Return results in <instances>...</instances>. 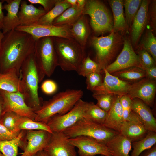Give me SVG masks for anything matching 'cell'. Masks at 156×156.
<instances>
[{"label": "cell", "mask_w": 156, "mask_h": 156, "mask_svg": "<svg viewBox=\"0 0 156 156\" xmlns=\"http://www.w3.org/2000/svg\"><path fill=\"white\" fill-rule=\"evenodd\" d=\"M0 50V73L15 70L34 51L35 40L29 34L15 29L4 34Z\"/></svg>", "instance_id": "1"}, {"label": "cell", "mask_w": 156, "mask_h": 156, "mask_svg": "<svg viewBox=\"0 0 156 156\" xmlns=\"http://www.w3.org/2000/svg\"><path fill=\"white\" fill-rule=\"evenodd\" d=\"M19 76L25 101L35 112L41 107L42 101L38 94V84L44 77L37 64L34 52L24 61L21 68Z\"/></svg>", "instance_id": "2"}, {"label": "cell", "mask_w": 156, "mask_h": 156, "mask_svg": "<svg viewBox=\"0 0 156 156\" xmlns=\"http://www.w3.org/2000/svg\"><path fill=\"white\" fill-rule=\"evenodd\" d=\"M83 94L81 89H68L59 92L47 101L42 102V106L35 112L34 121L46 123L52 117L64 114L70 111Z\"/></svg>", "instance_id": "3"}, {"label": "cell", "mask_w": 156, "mask_h": 156, "mask_svg": "<svg viewBox=\"0 0 156 156\" xmlns=\"http://www.w3.org/2000/svg\"><path fill=\"white\" fill-rule=\"evenodd\" d=\"M58 66L64 71L77 72L86 57L85 48L73 38L53 37Z\"/></svg>", "instance_id": "4"}, {"label": "cell", "mask_w": 156, "mask_h": 156, "mask_svg": "<svg viewBox=\"0 0 156 156\" xmlns=\"http://www.w3.org/2000/svg\"><path fill=\"white\" fill-rule=\"evenodd\" d=\"M123 42L122 35L113 31L107 36L91 38V43L96 52V62L102 70L110 64Z\"/></svg>", "instance_id": "5"}, {"label": "cell", "mask_w": 156, "mask_h": 156, "mask_svg": "<svg viewBox=\"0 0 156 156\" xmlns=\"http://www.w3.org/2000/svg\"><path fill=\"white\" fill-rule=\"evenodd\" d=\"M63 132L69 138L84 136L92 138L105 144L119 133L103 125L90 121L83 118Z\"/></svg>", "instance_id": "6"}, {"label": "cell", "mask_w": 156, "mask_h": 156, "mask_svg": "<svg viewBox=\"0 0 156 156\" xmlns=\"http://www.w3.org/2000/svg\"><path fill=\"white\" fill-rule=\"evenodd\" d=\"M34 54L41 73L45 76L50 77L58 66L53 37H43L35 40Z\"/></svg>", "instance_id": "7"}, {"label": "cell", "mask_w": 156, "mask_h": 156, "mask_svg": "<svg viewBox=\"0 0 156 156\" xmlns=\"http://www.w3.org/2000/svg\"><path fill=\"white\" fill-rule=\"evenodd\" d=\"M82 14L90 17V25L93 31L98 34L113 31V21L106 6L97 0H86L83 9Z\"/></svg>", "instance_id": "8"}, {"label": "cell", "mask_w": 156, "mask_h": 156, "mask_svg": "<svg viewBox=\"0 0 156 156\" xmlns=\"http://www.w3.org/2000/svg\"><path fill=\"white\" fill-rule=\"evenodd\" d=\"M88 103L81 99L67 112L52 117L47 124L52 132H63L83 118Z\"/></svg>", "instance_id": "9"}, {"label": "cell", "mask_w": 156, "mask_h": 156, "mask_svg": "<svg viewBox=\"0 0 156 156\" xmlns=\"http://www.w3.org/2000/svg\"><path fill=\"white\" fill-rule=\"evenodd\" d=\"M68 140L71 144L77 148L79 156H95L97 155H112L105 144L91 137L80 136L68 138Z\"/></svg>", "instance_id": "10"}, {"label": "cell", "mask_w": 156, "mask_h": 156, "mask_svg": "<svg viewBox=\"0 0 156 156\" xmlns=\"http://www.w3.org/2000/svg\"><path fill=\"white\" fill-rule=\"evenodd\" d=\"M70 27L36 24L30 26L19 25L16 30L27 33L35 40L47 37H55L67 38H72Z\"/></svg>", "instance_id": "11"}, {"label": "cell", "mask_w": 156, "mask_h": 156, "mask_svg": "<svg viewBox=\"0 0 156 156\" xmlns=\"http://www.w3.org/2000/svg\"><path fill=\"white\" fill-rule=\"evenodd\" d=\"M0 92L4 100L5 113L12 112L34 120L36 114L27 104L22 93L9 92L1 90Z\"/></svg>", "instance_id": "12"}, {"label": "cell", "mask_w": 156, "mask_h": 156, "mask_svg": "<svg viewBox=\"0 0 156 156\" xmlns=\"http://www.w3.org/2000/svg\"><path fill=\"white\" fill-rule=\"evenodd\" d=\"M123 45L121 51L115 60L105 68L111 74L131 67L140 68L137 55L130 40L127 38H124Z\"/></svg>", "instance_id": "13"}, {"label": "cell", "mask_w": 156, "mask_h": 156, "mask_svg": "<svg viewBox=\"0 0 156 156\" xmlns=\"http://www.w3.org/2000/svg\"><path fill=\"white\" fill-rule=\"evenodd\" d=\"M63 132H53L43 150L49 156H77L75 147Z\"/></svg>", "instance_id": "14"}, {"label": "cell", "mask_w": 156, "mask_h": 156, "mask_svg": "<svg viewBox=\"0 0 156 156\" xmlns=\"http://www.w3.org/2000/svg\"><path fill=\"white\" fill-rule=\"evenodd\" d=\"M156 91V80L145 77L131 84L127 95L131 99H138L147 105L152 106Z\"/></svg>", "instance_id": "15"}, {"label": "cell", "mask_w": 156, "mask_h": 156, "mask_svg": "<svg viewBox=\"0 0 156 156\" xmlns=\"http://www.w3.org/2000/svg\"><path fill=\"white\" fill-rule=\"evenodd\" d=\"M103 70L105 74L104 81L101 85L91 90L93 94H110L120 96L127 94L131 86L129 82L112 75L105 68Z\"/></svg>", "instance_id": "16"}, {"label": "cell", "mask_w": 156, "mask_h": 156, "mask_svg": "<svg viewBox=\"0 0 156 156\" xmlns=\"http://www.w3.org/2000/svg\"><path fill=\"white\" fill-rule=\"evenodd\" d=\"M51 134L44 130L27 131V143L20 156H33L43 150L49 142Z\"/></svg>", "instance_id": "17"}, {"label": "cell", "mask_w": 156, "mask_h": 156, "mask_svg": "<svg viewBox=\"0 0 156 156\" xmlns=\"http://www.w3.org/2000/svg\"><path fill=\"white\" fill-rule=\"evenodd\" d=\"M151 1L142 0L130 28V41L133 46H136L149 22L148 7Z\"/></svg>", "instance_id": "18"}, {"label": "cell", "mask_w": 156, "mask_h": 156, "mask_svg": "<svg viewBox=\"0 0 156 156\" xmlns=\"http://www.w3.org/2000/svg\"><path fill=\"white\" fill-rule=\"evenodd\" d=\"M18 14L20 25L30 26L36 24L40 18L47 12L41 7L36 8L32 4H28L26 1L21 0Z\"/></svg>", "instance_id": "19"}, {"label": "cell", "mask_w": 156, "mask_h": 156, "mask_svg": "<svg viewBox=\"0 0 156 156\" xmlns=\"http://www.w3.org/2000/svg\"><path fill=\"white\" fill-rule=\"evenodd\" d=\"M21 0H6V3L3 5V10L7 13L3 20L2 32L3 34L15 29L20 25L18 14Z\"/></svg>", "instance_id": "20"}, {"label": "cell", "mask_w": 156, "mask_h": 156, "mask_svg": "<svg viewBox=\"0 0 156 156\" xmlns=\"http://www.w3.org/2000/svg\"><path fill=\"white\" fill-rule=\"evenodd\" d=\"M120 96L114 95L112 106L107 114L103 125L120 133L124 120L120 101Z\"/></svg>", "instance_id": "21"}, {"label": "cell", "mask_w": 156, "mask_h": 156, "mask_svg": "<svg viewBox=\"0 0 156 156\" xmlns=\"http://www.w3.org/2000/svg\"><path fill=\"white\" fill-rule=\"evenodd\" d=\"M132 99V110L138 115L148 131L156 132V120L150 108L140 99Z\"/></svg>", "instance_id": "22"}, {"label": "cell", "mask_w": 156, "mask_h": 156, "mask_svg": "<svg viewBox=\"0 0 156 156\" xmlns=\"http://www.w3.org/2000/svg\"><path fill=\"white\" fill-rule=\"evenodd\" d=\"M132 142L125 136L119 133L105 145L112 154V156H130Z\"/></svg>", "instance_id": "23"}, {"label": "cell", "mask_w": 156, "mask_h": 156, "mask_svg": "<svg viewBox=\"0 0 156 156\" xmlns=\"http://www.w3.org/2000/svg\"><path fill=\"white\" fill-rule=\"evenodd\" d=\"M113 15V31L122 35L127 31L123 11V1L110 0L108 1Z\"/></svg>", "instance_id": "24"}, {"label": "cell", "mask_w": 156, "mask_h": 156, "mask_svg": "<svg viewBox=\"0 0 156 156\" xmlns=\"http://www.w3.org/2000/svg\"><path fill=\"white\" fill-rule=\"evenodd\" d=\"M70 31L72 38L85 48L90 34L89 26L85 15H81L71 26Z\"/></svg>", "instance_id": "25"}, {"label": "cell", "mask_w": 156, "mask_h": 156, "mask_svg": "<svg viewBox=\"0 0 156 156\" xmlns=\"http://www.w3.org/2000/svg\"><path fill=\"white\" fill-rule=\"evenodd\" d=\"M0 90L9 92L22 93L21 78L15 70L0 73Z\"/></svg>", "instance_id": "26"}, {"label": "cell", "mask_w": 156, "mask_h": 156, "mask_svg": "<svg viewBox=\"0 0 156 156\" xmlns=\"http://www.w3.org/2000/svg\"><path fill=\"white\" fill-rule=\"evenodd\" d=\"M148 132L141 123L124 121L119 133L132 142L143 138Z\"/></svg>", "instance_id": "27"}, {"label": "cell", "mask_w": 156, "mask_h": 156, "mask_svg": "<svg viewBox=\"0 0 156 156\" xmlns=\"http://www.w3.org/2000/svg\"><path fill=\"white\" fill-rule=\"evenodd\" d=\"M82 8L77 5L66 9L53 21L52 25L57 26L70 27L82 14Z\"/></svg>", "instance_id": "28"}, {"label": "cell", "mask_w": 156, "mask_h": 156, "mask_svg": "<svg viewBox=\"0 0 156 156\" xmlns=\"http://www.w3.org/2000/svg\"><path fill=\"white\" fill-rule=\"evenodd\" d=\"M66 0H57L54 7L43 16L36 24L50 25L54 20L66 9L70 7Z\"/></svg>", "instance_id": "29"}, {"label": "cell", "mask_w": 156, "mask_h": 156, "mask_svg": "<svg viewBox=\"0 0 156 156\" xmlns=\"http://www.w3.org/2000/svg\"><path fill=\"white\" fill-rule=\"evenodd\" d=\"M120 79L127 82L137 81L146 77L145 71L138 67L127 68L111 73Z\"/></svg>", "instance_id": "30"}, {"label": "cell", "mask_w": 156, "mask_h": 156, "mask_svg": "<svg viewBox=\"0 0 156 156\" xmlns=\"http://www.w3.org/2000/svg\"><path fill=\"white\" fill-rule=\"evenodd\" d=\"M156 143V132L148 131L143 138L132 142L133 149L130 156H139L143 151L153 147Z\"/></svg>", "instance_id": "31"}, {"label": "cell", "mask_w": 156, "mask_h": 156, "mask_svg": "<svg viewBox=\"0 0 156 156\" xmlns=\"http://www.w3.org/2000/svg\"><path fill=\"white\" fill-rule=\"evenodd\" d=\"M16 128L18 131L22 130H42L53 133L50 127L47 123L35 121L29 117L23 116H21L18 120Z\"/></svg>", "instance_id": "32"}, {"label": "cell", "mask_w": 156, "mask_h": 156, "mask_svg": "<svg viewBox=\"0 0 156 156\" xmlns=\"http://www.w3.org/2000/svg\"><path fill=\"white\" fill-rule=\"evenodd\" d=\"M107 114L93 102H88L83 118L90 121L103 125Z\"/></svg>", "instance_id": "33"}, {"label": "cell", "mask_w": 156, "mask_h": 156, "mask_svg": "<svg viewBox=\"0 0 156 156\" xmlns=\"http://www.w3.org/2000/svg\"><path fill=\"white\" fill-rule=\"evenodd\" d=\"M24 135L21 131L16 138L11 140L0 141V152L4 156H17L18 147H21V140Z\"/></svg>", "instance_id": "34"}, {"label": "cell", "mask_w": 156, "mask_h": 156, "mask_svg": "<svg viewBox=\"0 0 156 156\" xmlns=\"http://www.w3.org/2000/svg\"><path fill=\"white\" fill-rule=\"evenodd\" d=\"M120 101L122 108L124 121L142 124L139 116L132 110V99L127 94L120 96Z\"/></svg>", "instance_id": "35"}, {"label": "cell", "mask_w": 156, "mask_h": 156, "mask_svg": "<svg viewBox=\"0 0 156 156\" xmlns=\"http://www.w3.org/2000/svg\"><path fill=\"white\" fill-rule=\"evenodd\" d=\"M142 0L123 1L125 8V19L127 30L130 29L133 20L141 5Z\"/></svg>", "instance_id": "36"}, {"label": "cell", "mask_w": 156, "mask_h": 156, "mask_svg": "<svg viewBox=\"0 0 156 156\" xmlns=\"http://www.w3.org/2000/svg\"><path fill=\"white\" fill-rule=\"evenodd\" d=\"M139 47L146 50L156 61V38L152 30H147Z\"/></svg>", "instance_id": "37"}, {"label": "cell", "mask_w": 156, "mask_h": 156, "mask_svg": "<svg viewBox=\"0 0 156 156\" xmlns=\"http://www.w3.org/2000/svg\"><path fill=\"white\" fill-rule=\"evenodd\" d=\"M102 70L100 66L96 62L92 60L89 56H88L83 60L77 73L79 75L86 77L92 73H101Z\"/></svg>", "instance_id": "38"}, {"label": "cell", "mask_w": 156, "mask_h": 156, "mask_svg": "<svg viewBox=\"0 0 156 156\" xmlns=\"http://www.w3.org/2000/svg\"><path fill=\"white\" fill-rule=\"evenodd\" d=\"M21 116L12 112H6L0 120V122L10 131L16 133H19L16 128L18 120Z\"/></svg>", "instance_id": "39"}, {"label": "cell", "mask_w": 156, "mask_h": 156, "mask_svg": "<svg viewBox=\"0 0 156 156\" xmlns=\"http://www.w3.org/2000/svg\"><path fill=\"white\" fill-rule=\"evenodd\" d=\"M114 95L110 94H93V96L97 101L96 105L101 109L107 112L112 106Z\"/></svg>", "instance_id": "40"}, {"label": "cell", "mask_w": 156, "mask_h": 156, "mask_svg": "<svg viewBox=\"0 0 156 156\" xmlns=\"http://www.w3.org/2000/svg\"><path fill=\"white\" fill-rule=\"evenodd\" d=\"M137 55L140 68H144L155 66V62L151 55L144 48L138 46Z\"/></svg>", "instance_id": "41"}, {"label": "cell", "mask_w": 156, "mask_h": 156, "mask_svg": "<svg viewBox=\"0 0 156 156\" xmlns=\"http://www.w3.org/2000/svg\"><path fill=\"white\" fill-rule=\"evenodd\" d=\"M100 73H93L86 77V88L88 90L91 91L93 88L101 85L103 82Z\"/></svg>", "instance_id": "42"}, {"label": "cell", "mask_w": 156, "mask_h": 156, "mask_svg": "<svg viewBox=\"0 0 156 156\" xmlns=\"http://www.w3.org/2000/svg\"><path fill=\"white\" fill-rule=\"evenodd\" d=\"M19 133L10 131L0 122V141H9L14 139L17 137Z\"/></svg>", "instance_id": "43"}, {"label": "cell", "mask_w": 156, "mask_h": 156, "mask_svg": "<svg viewBox=\"0 0 156 156\" xmlns=\"http://www.w3.org/2000/svg\"><path fill=\"white\" fill-rule=\"evenodd\" d=\"M41 88L44 93L47 95H51L56 92L57 86L56 83L54 81L47 80L42 83Z\"/></svg>", "instance_id": "44"}, {"label": "cell", "mask_w": 156, "mask_h": 156, "mask_svg": "<svg viewBox=\"0 0 156 156\" xmlns=\"http://www.w3.org/2000/svg\"><path fill=\"white\" fill-rule=\"evenodd\" d=\"M149 5L148 14L149 17L151 19V25L152 31L155 33L156 29V1H151Z\"/></svg>", "instance_id": "45"}, {"label": "cell", "mask_w": 156, "mask_h": 156, "mask_svg": "<svg viewBox=\"0 0 156 156\" xmlns=\"http://www.w3.org/2000/svg\"><path fill=\"white\" fill-rule=\"evenodd\" d=\"M57 0H28L31 4H39L42 5L47 12L50 10L54 6Z\"/></svg>", "instance_id": "46"}, {"label": "cell", "mask_w": 156, "mask_h": 156, "mask_svg": "<svg viewBox=\"0 0 156 156\" xmlns=\"http://www.w3.org/2000/svg\"><path fill=\"white\" fill-rule=\"evenodd\" d=\"M146 77L149 79L156 80V66H152L144 68Z\"/></svg>", "instance_id": "47"}, {"label": "cell", "mask_w": 156, "mask_h": 156, "mask_svg": "<svg viewBox=\"0 0 156 156\" xmlns=\"http://www.w3.org/2000/svg\"><path fill=\"white\" fill-rule=\"evenodd\" d=\"M142 156H156V145H154L151 148L147 150Z\"/></svg>", "instance_id": "48"}, {"label": "cell", "mask_w": 156, "mask_h": 156, "mask_svg": "<svg viewBox=\"0 0 156 156\" xmlns=\"http://www.w3.org/2000/svg\"><path fill=\"white\" fill-rule=\"evenodd\" d=\"M5 113L4 101L0 92V120Z\"/></svg>", "instance_id": "49"}, {"label": "cell", "mask_w": 156, "mask_h": 156, "mask_svg": "<svg viewBox=\"0 0 156 156\" xmlns=\"http://www.w3.org/2000/svg\"><path fill=\"white\" fill-rule=\"evenodd\" d=\"M3 1L0 0V30H2L3 28V20L5 16L3 11L2 3Z\"/></svg>", "instance_id": "50"}, {"label": "cell", "mask_w": 156, "mask_h": 156, "mask_svg": "<svg viewBox=\"0 0 156 156\" xmlns=\"http://www.w3.org/2000/svg\"><path fill=\"white\" fill-rule=\"evenodd\" d=\"M86 0H77V6L81 8H83L85 6Z\"/></svg>", "instance_id": "51"}, {"label": "cell", "mask_w": 156, "mask_h": 156, "mask_svg": "<svg viewBox=\"0 0 156 156\" xmlns=\"http://www.w3.org/2000/svg\"><path fill=\"white\" fill-rule=\"evenodd\" d=\"M36 154V156H49L43 150L38 152Z\"/></svg>", "instance_id": "52"}, {"label": "cell", "mask_w": 156, "mask_h": 156, "mask_svg": "<svg viewBox=\"0 0 156 156\" xmlns=\"http://www.w3.org/2000/svg\"><path fill=\"white\" fill-rule=\"evenodd\" d=\"M70 5L71 6L75 7L77 6V0H66Z\"/></svg>", "instance_id": "53"}, {"label": "cell", "mask_w": 156, "mask_h": 156, "mask_svg": "<svg viewBox=\"0 0 156 156\" xmlns=\"http://www.w3.org/2000/svg\"><path fill=\"white\" fill-rule=\"evenodd\" d=\"M4 36V34L3 33L2 31L0 30V50L1 47L2 40Z\"/></svg>", "instance_id": "54"}, {"label": "cell", "mask_w": 156, "mask_h": 156, "mask_svg": "<svg viewBox=\"0 0 156 156\" xmlns=\"http://www.w3.org/2000/svg\"><path fill=\"white\" fill-rule=\"evenodd\" d=\"M0 156H4L0 152Z\"/></svg>", "instance_id": "55"}, {"label": "cell", "mask_w": 156, "mask_h": 156, "mask_svg": "<svg viewBox=\"0 0 156 156\" xmlns=\"http://www.w3.org/2000/svg\"><path fill=\"white\" fill-rule=\"evenodd\" d=\"M33 156H36V155H33Z\"/></svg>", "instance_id": "56"}, {"label": "cell", "mask_w": 156, "mask_h": 156, "mask_svg": "<svg viewBox=\"0 0 156 156\" xmlns=\"http://www.w3.org/2000/svg\"><path fill=\"white\" fill-rule=\"evenodd\" d=\"M101 156H105L103 155H101Z\"/></svg>", "instance_id": "57"}, {"label": "cell", "mask_w": 156, "mask_h": 156, "mask_svg": "<svg viewBox=\"0 0 156 156\" xmlns=\"http://www.w3.org/2000/svg\"><path fill=\"white\" fill-rule=\"evenodd\" d=\"M111 156H112V155H111Z\"/></svg>", "instance_id": "58"}]
</instances>
